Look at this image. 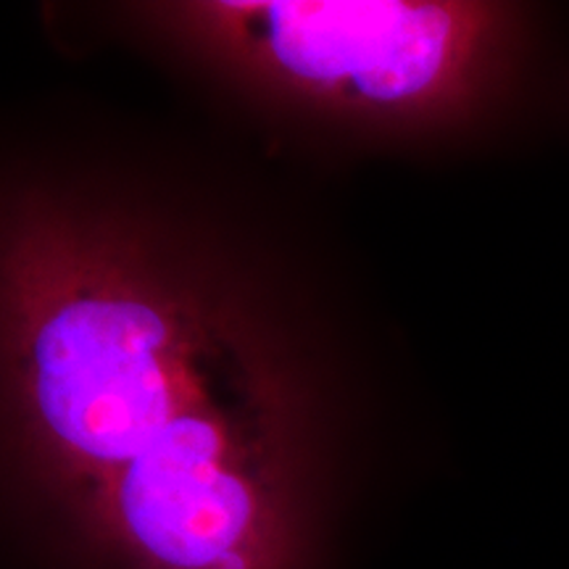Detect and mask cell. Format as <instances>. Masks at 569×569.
<instances>
[{"label":"cell","mask_w":569,"mask_h":569,"mask_svg":"<svg viewBox=\"0 0 569 569\" xmlns=\"http://www.w3.org/2000/svg\"><path fill=\"white\" fill-rule=\"evenodd\" d=\"M180 348L172 325L138 298H67L32 343L42 422L71 453L117 472L206 390Z\"/></svg>","instance_id":"obj_1"},{"label":"cell","mask_w":569,"mask_h":569,"mask_svg":"<svg viewBox=\"0 0 569 569\" xmlns=\"http://www.w3.org/2000/svg\"><path fill=\"white\" fill-rule=\"evenodd\" d=\"M227 9L288 74L377 103L461 82L501 32L488 13L438 3L274 0Z\"/></svg>","instance_id":"obj_2"},{"label":"cell","mask_w":569,"mask_h":569,"mask_svg":"<svg viewBox=\"0 0 569 569\" xmlns=\"http://www.w3.org/2000/svg\"><path fill=\"white\" fill-rule=\"evenodd\" d=\"M219 407L201 393L117 469L119 522L163 569H243L251 551L256 486Z\"/></svg>","instance_id":"obj_3"}]
</instances>
